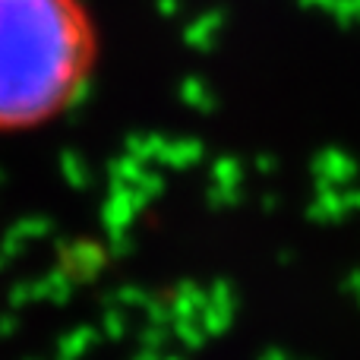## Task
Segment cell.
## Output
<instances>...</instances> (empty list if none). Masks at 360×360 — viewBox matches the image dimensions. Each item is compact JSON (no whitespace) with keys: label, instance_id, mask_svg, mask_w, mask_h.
<instances>
[{"label":"cell","instance_id":"obj_1","mask_svg":"<svg viewBox=\"0 0 360 360\" xmlns=\"http://www.w3.org/2000/svg\"><path fill=\"white\" fill-rule=\"evenodd\" d=\"M95 57L98 35L82 0H0V133L60 117Z\"/></svg>","mask_w":360,"mask_h":360}]
</instances>
